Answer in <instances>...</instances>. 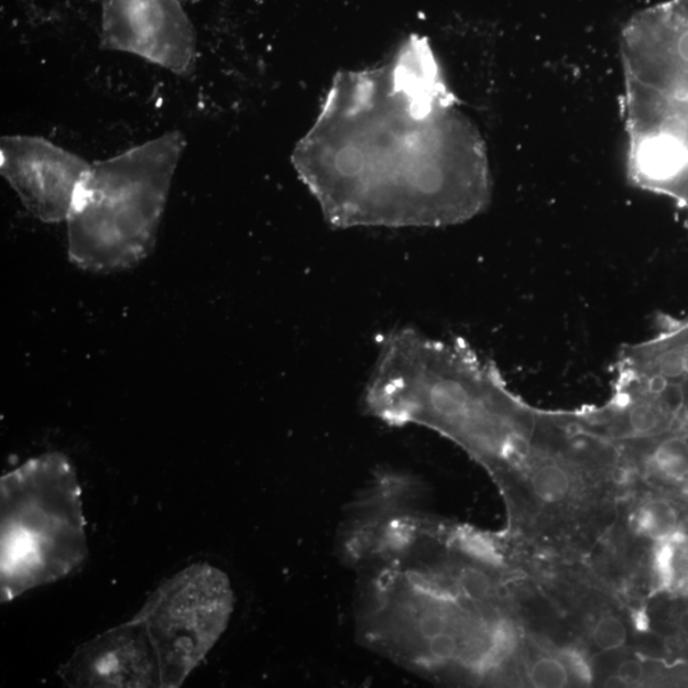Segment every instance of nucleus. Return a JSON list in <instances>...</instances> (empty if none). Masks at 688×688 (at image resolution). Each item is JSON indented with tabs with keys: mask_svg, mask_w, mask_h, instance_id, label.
I'll return each instance as SVG.
<instances>
[{
	"mask_svg": "<svg viewBox=\"0 0 688 688\" xmlns=\"http://www.w3.org/2000/svg\"><path fill=\"white\" fill-rule=\"evenodd\" d=\"M90 162L43 136L0 141V173L29 212L44 223L66 222Z\"/></svg>",
	"mask_w": 688,
	"mask_h": 688,
	"instance_id": "0eeeda50",
	"label": "nucleus"
},
{
	"mask_svg": "<svg viewBox=\"0 0 688 688\" xmlns=\"http://www.w3.org/2000/svg\"><path fill=\"white\" fill-rule=\"evenodd\" d=\"M566 662L569 663V668L572 674L582 679V681L589 682L590 679H592V671H590L588 663L582 659L580 654L569 652L566 654Z\"/></svg>",
	"mask_w": 688,
	"mask_h": 688,
	"instance_id": "dca6fc26",
	"label": "nucleus"
},
{
	"mask_svg": "<svg viewBox=\"0 0 688 688\" xmlns=\"http://www.w3.org/2000/svg\"><path fill=\"white\" fill-rule=\"evenodd\" d=\"M59 676L70 687H161L155 651L135 619L79 646Z\"/></svg>",
	"mask_w": 688,
	"mask_h": 688,
	"instance_id": "6e6552de",
	"label": "nucleus"
},
{
	"mask_svg": "<svg viewBox=\"0 0 688 688\" xmlns=\"http://www.w3.org/2000/svg\"><path fill=\"white\" fill-rule=\"evenodd\" d=\"M618 676L623 679L627 685L638 684L644 676V668L641 662L625 660L621 663L618 669Z\"/></svg>",
	"mask_w": 688,
	"mask_h": 688,
	"instance_id": "2eb2a0df",
	"label": "nucleus"
},
{
	"mask_svg": "<svg viewBox=\"0 0 688 688\" xmlns=\"http://www.w3.org/2000/svg\"><path fill=\"white\" fill-rule=\"evenodd\" d=\"M675 540H662L655 549V570L663 587L674 585L677 577Z\"/></svg>",
	"mask_w": 688,
	"mask_h": 688,
	"instance_id": "4468645a",
	"label": "nucleus"
},
{
	"mask_svg": "<svg viewBox=\"0 0 688 688\" xmlns=\"http://www.w3.org/2000/svg\"><path fill=\"white\" fill-rule=\"evenodd\" d=\"M636 527L644 536L654 540L674 539L678 533L676 509L667 501L652 500L638 510Z\"/></svg>",
	"mask_w": 688,
	"mask_h": 688,
	"instance_id": "1a4fd4ad",
	"label": "nucleus"
},
{
	"mask_svg": "<svg viewBox=\"0 0 688 688\" xmlns=\"http://www.w3.org/2000/svg\"><path fill=\"white\" fill-rule=\"evenodd\" d=\"M424 40L365 76L342 78L294 162L338 228H436L469 220L490 200L479 135Z\"/></svg>",
	"mask_w": 688,
	"mask_h": 688,
	"instance_id": "f257e3e1",
	"label": "nucleus"
},
{
	"mask_svg": "<svg viewBox=\"0 0 688 688\" xmlns=\"http://www.w3.org/2000/svg\"><path fill=\"white\" fill-rule=\"evenodd\" d=\"M2 602L75 571L87 556L75 468L62 452L32 458L0 481Z\"/></svg>",
	"mask_w": 688,
	"mask_h": 688,
	"instance_id": "7ed1b4c3",
	"label": "nucleus"
},
{
	"mask_svg": "<svg viewBox=\"0 0 688 688\" xmlns=\"http://www.w3.org/2000/svg\"><path fill=\"white\" fill-rule=\"evenodd\" d=\"M230 579L208 564L162 582L134 618L148 633L160 667L161 687H181L212 651L233 612Z\"/></svg>",
	"mask_w": 688,
	"mask_h": 688,
	"instance_id": "20e7f679",
	"label": "nucleus"
},
{
	"mask_svg": "<svg viewBox=\"0 0 688 688\" xmlns=\"http://www.w3.org/2000/svg\"><path fill=\"white\" fill-rule=\"evenodd\" d=\"M684 586H685V588L688 590V570H687V572L685 574Z\"/></svg>",
	"mask_w": 688,
	"mask_h": 688,
	"instance_id": "a211bd4d",
	"label": "nucleus"
},
{
	"mask_svg": "<svg viewBox=\"0 0 688 688\" xmlns=\"http://www.w3.org/2000/svg\"><path fill=\"white\" fill-rule=\"evenodd\" d=\"M626 83L688 100V0H667L636 13L622 31Z\"/></svg>",
	"mask_w": 688,
	"mask_h": 688,
	"instance_id": "423d86ee",
	"label": "nucleus"
},
{
	"mask_svg": "<svg viewBox=\"0 0 688 688\" xmlns=\"http://www.w3.org/2000/svg\"><path fill=\"white\" fill-rule=\"evenodd\" d=\"M652 463L662 474L671 480H684L688 476V440L670 437L663 440L653 451Z\"/></svg>",
	"mask_w": 688,
	"mask_h": 688,
	"instance_id": "9d476101",
	"label": "nucleus"
},
{
	"mask_svg": "<svg viewBox=\"0 0 688 688\" xmlns=\"http://www.w3.org/2000/svg\"><path fill=\"white\" fill-rule=\"evenodd\" d=\"M529 678L536 687H565L569 684V669L556 658H540L531 668Z\"/></svg>",
	"mask_w": 688,
	"mask_h": 688,
	"instance_id": "f8f14e48",
	"label": "nucleus"
},
{
	"mask_svg": "<svg viewBox=\"0 0 688 688\" xmlns=\"http://www.w3.org/2000/svg\"><path fill=\"white\" fill-rule=\"evenodd\" d=\"M185 148L172 131L91 164L66 221L72 264L112 273L151 254Z\"/></svg>",
	"mask_w": 688,
	"mask_h": 688,
	"instance_id": "f03ea898",
	"label": "nucleus"
},
{
	"mask_svg": "<svg viewBox=\"0 0 688 688\" xmlns=\"http://www.w3.org/2000/svg\"><path fill=\"white\" fill-rule=\"evenodd\" d=\"M677 625L679 631H681V633L688 637V610L679 614Z\"/></svg>",
	"mask_w": 688,
	"mask_h": 688,
	"instance_id": "f3484780",
	"label": "nucleus"
},
{
	"mask_svg": "<svg viewBox=\"0 0 688 688\" xmlns=\"http://www.w3.org/2000/svg\"><path fill=\"white\" fill-rule=\"evenodd\" d=\"M627 630L623 622L613 616H607L597 622L593 630V642L603 652L616 651L625 645Z\"/></svg>",
	"mask_w": 688,
	"mask_h": 688,
	"instance_id": "ddd939ff",
	"label": "nucleus"
},
{
	"mask_svg": "<svg viewBox=\"0 0 688 688\" xmlns=\"http://www.w3.org/2000/svg\"><path fill=\"white\" fill-rule=\"evenodd\" d=\"M101 44L112 52L189 77L197 68L198 39L181 0H101Z\"/></svg>",
	"mask_w": 688,
	"mask_h": 688,
	"instance_id": "39448f33",
	"label": "nucleus"
},
{
	"mask_svg": "<svg viewBox=\"0 0 688 688\" xmlns=\"http://www.w3.org/2000/svg\"><path fill=\"white\" fill-rule=\"evenodd\" d=\"M532 488L534 493L545 503H560L570 491V477L560 466L544 465L533 472Z\"/></svg>",
	"mask_w": 688,
	"mask_h": 688,
	"instance_id": "9b49d317",
	"label": "nucleus"
}]
</instances>
